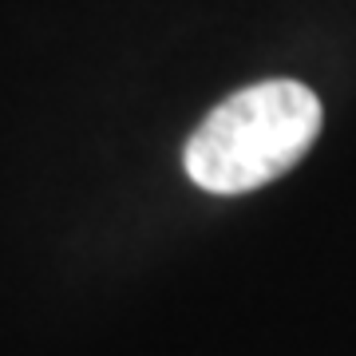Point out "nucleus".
<instances>
[{
	"label": "nucleus",
	"instance_id": "obj_1",
	"mask_svg": "<svg viewBox=\"0 0 356 356\" xmlns=\"http://www.w3.org/2000/svg\"><path fill=\"white\" fill-rule=\"evenodd\" d=\"M321 99L297 79H266L234 91L191 135L182 163L210 194L257 191L317 143Z\"/></svg>",
	"mask_w": 356,
	"mask_h": 356
}]
</instances>
